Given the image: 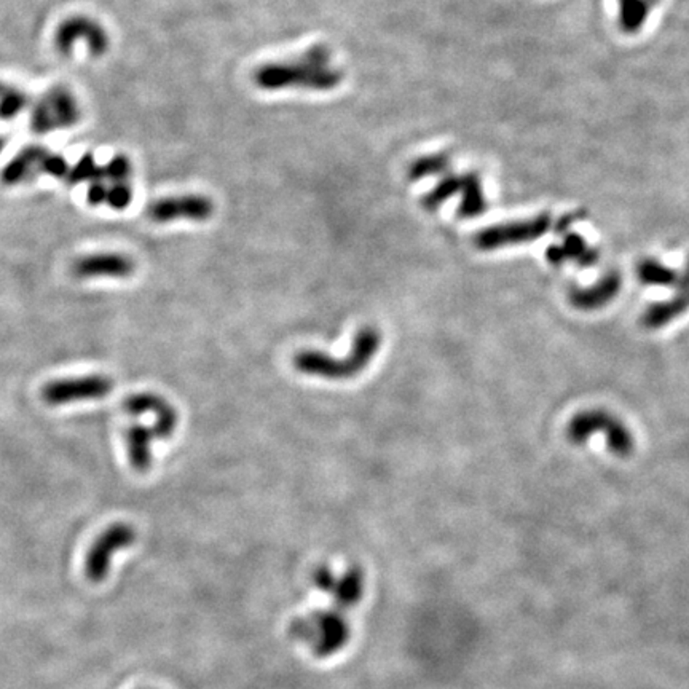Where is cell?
<instances>
[{
  "instance_id": "cell-18",
  "label": "cell",
  "mask_w": 689,
  "mask_h": 689,
  "mask_svg": "<svg viewBox=\"0 0 689 689\" xmlns=\"http://www.w3.org/2000/svg\"><path fill=\"white\" fill-rule=\"evenodd\" d=\"M487 211V200L480 179L476 174H466V184L461 191V205L458 214L463 219H474Z\"/></svg>"
},
{
  "instance_id": "cell-7",
  "label": "cell",
  "mask_w": 689,
  "mask_h": 689,
  "mask_svg": "<svg viewBox=\"0 0 689 689\" xmlns=\"http://www.w3.org/2000/svg\"><path fill=\"white\" fill-rule=\"evenodd\" d=\"M112 388L114 382L107 376L70 377L48 382L42 388V399L53 407L83 401H99L109 396Z\"/></svg>"
},
{
  "instance_id": "cell-28",
  "label": "cell",
  "mask_w": 689,
  "mask_h": 689,
  "mask_svg": "<svg viewBox=\"0 0 689 689\" xmlns=\"http://www.w3.org/2000/svg\"><path fill=\"white\" fill-rule=\"evenodd\" d=\"M133 197H135L133 187H131L128 182H116V184L109 187L106 203H107L112 209H116V211H123V209H126V208L131 205Z\"/></svg>"
},
{
  "instance_id": "cell-25",
  "label": "cell",
  "mask_w": 689,
  "mask_h": 689,
  "mask_svg": "<svg viewBox=\"0 0 689 689\" xmlns=\"http://www.w3.org/2000/svg\"><path fill=\"white\" fill-rule=\"evenodd\" d=\"M29 96L20 88L8 87L0 96V120H14L23 110L28 107Z\"/></svg>"
},
{
  "instance_id": "cell-12",
  "label": "cell",
  "mask_w": 689,
  "mask_h": 689,
  "mask_svg": "<svg viewBox=\"0 0 689 689\" xmlns=\"http://www.w3.org/2000/svg\"><path fill=\"white\" fill-rule=\"evenodd\" d=\"M621 289V276L616 272L605 275L594 286L574 289L570 293V302L574 308L584 312H594L613 301Z\"/></svg>"
},
{
  "instance_id": "cell-20",
  "label": "cell",
  "mask_w": 689,
  "mask_h": 689,
  "mask_svg": "<svg viewBox=\"0 0 689 689\" xmlns=\"http://www.w3.org/2000/svg\"><path fill=\"white\" fill-rule=\"evenodd\" d=\"M637 275L643 284L651 286L675 287L678 281V272L669 266L662 265L657 260L647 259L637 268Z\"/></svg>"
},
{
  "instance_id": "cell-9",
  "label": "cell",
  "mask_w": 689,
  "mask_h": 689,
  "mask_svg": "<svg viewBox=\"0 0 689 689\" xmlns=\"http://www.w3.org/2000/svg\"><path fill=\"white\" fill-rule=\"evenodd\" d=\"M77 42H83L88 47L89 55L95 58L106 55L110 47V37L103 24L82 14L70 16L56 29L55 47L61 55H70Z\"/></svg>"
},
{
  "instance_id": "cell-13",
  "label": "cell",
  "mask_w": 689,
  "mask_h": 689,
  "mask_svg": "<svg viewBox=\"0 0 689 689\" xmlns=\"http://www.w3.org/2000/svg\"><path fill=\"white\" fill-rule=\"evenodd\" d=\"M546 259L553 265H562L565 262H576L580 266L594 265L599 254L594 247L587 245L580 235H568L562 245L547 247Z\"/></svg>"
},
{
  "instance_id": "cell-23",
  "label": "cell",
  "mask_w": 689,
  "mask_h": 689,
  "mask_svg": "<svg viewBox=\"0 0 689 689\" xmlns=\"http://www.w3.org/2000/svg\"><path fill=\"white\" fill-rule=\"evenodd\" d=\"M163 403V397L155 393H136L123 401V410L128 415L141 416L145 414H155Z\"/></svg>"
},
{
  "instance_id": "cell-15",
  "label": "cell",
  "mask_w": 689,
  "mask_h": 689,
  "mask_svg": "<svg viewBox=\"0 0 689 689\" xmlns=\"http://www.w3.org/2000/svg\"><path fill=\"white\" fill-rule=\"evenodd\" d=\"M154 439L155 436L152 428L143 424H131L130 428L125 431L128 460L133 470H136L137 472H145L152 466L151 444Z\"/></svg>"
},
{
  "instance_id": "cell-8",
  "label": "cell",
  "mask_w": 689,
  "mask_h": 689,
  "mask_svg": "<svg viewBox=\"0 0 689 689\" xmlns=\"http://www.w3.org/2000/svg\"><path fill=\"white\" fill-rule=\"evenodd\" d=\"M553 219L547 214L528 220H517L501 226L489 227L474 237V243L482 251H493L507 246L526 245L549 232Z\"/></svg>"
},
{
  "instance_id": "cell-32",
  "label": "cell",
  "mask_w": 689,
  "mask_h": 689,
  "mask_svg": "<svg viewBox=\"0 0 689 689\" xmlns=\"http://www.w3.org/2000/svg\"><path fill=\"white\" fill-rule=\"evenodd\" d=\"M647 2H648V5H653V4H657L659 0H647Z\"/></svg>"
},
{
  "instance_id": "cell-24",
  "label": "cell",
  "mask_w": 689,
  "mask_h": 689,
  "mask_svg": "<svg viewBox=\"0 0 689 689\" xmlns=\"http://www.w3.org/2000/svg\"><path fill=\"white\" fill-rule=\"evenodd\" d=\"M68 181L70 184L104 181L103 166L96 163L95 157L91 154H85L79 160V163L72 170H69Z\"/></svg>"
},
{
  "instance_id": "cell-3",
  "label": "cell",
  "mask_w": 689,
  "mask_h": 689,
  "mask_svg": "<svg viewBox=\"0 0 689 689\" xmlns=\"http://www.w3.org/2000/svg\"><path fill=\"white\" fill-rule=\"evenodd\" d=\"M293 642L303 643L318 659H328L349 647L351 626L349 611L337 605L314 610L295 618L287 628Z\"/></svg>"
},
{
  "instance_id": "cell-19",
  "label": "cell",
  "mask_w": 689,
  "mask_h": 689,
  "mask_svg": "<svg viewBox=\"0 0 689 689\" xmlns=\"http://www.w3.org/2000/svg\"><path fill=\"white\" fill-rule=\"evenodd\" d=\"M464 184H466V174L463 176H453V174L447 176L433 191L424 195L422 199V205L428 211H434L437 208L444 205L447 200H451L455 195H461Z\"/></svg>"
},
{
  "instance_id": "cell-26",
  "label": "cell",
  "mask_w": 689,
  "mask_h": 689,
  "mask_svg": "<svg viewBox=\"0 0 689 689\" xmlns=\"http://www.w3.org/2000/svg\"><path fill=\"white\" fill-rule=\"evenodd\" d=\"M157 422L154 424V436L155 439H170L172 433L178 428V412L166 399L155 412Z\"/></svg>"
},
{
  "instance_id": "cell-5",
  "label": "cell",
  "mask_w": 689,
  "mask_h": 689,
  "mask_svg": "<svg viewBox=\"0 0 689 689\" xmlns=\"http://www.w3.org/2000/svg\"><path fill=\"white\" fill-rule=\"evenodd\" d=\"M135 526L125 522H116L104 530L89 547L85 557V574L91 582H101L107 578L112 557L126 547L133 546L136 541Z\"/></svg>"
},
{
  "instance_id": "cell-31",
  "label": "cell",
  "mask_w": 689,
  "mask_h": 689,
  "mask_svg": "<svg viewBox=\"0 0 689 689\" xmlns=\"http://www.w3.org/2000/svg\"><path fill=\"white\" fill-rule=\"evenodd\" d=\"M8 88V85H5V83L0 82V96L4 95L5 93V89Z\"/></svg>"
},
{
  "instance_id": "cell-29",
  "label": "cell",
  "mask_w": 689,
  "mask_h": 689,
  "mask_svg": "<svg viewBox=\"0 0 689 689\" xmlns=\"http://www.w3.org/2000/svg\"><path fill=\"white\" fill-rule=\"evenodd\" d=\"M69 170L70 168H69L66 158L58 155V154H50V152L45 154V157L42 158L41 163H39V172L53 176V178H68Z\"/></svg>"
},
{
  "instance_id": "cell-16",
  "label": "cell",
  "mask_w": 689,
  "mask_h": 689,
  "mask_svg": "<svg viewBox=\"0 0 689 689\" xmlns=\"http://www.w3.org/2000/svg\"><path fill=\"white\" fill-rule=\"evenodd\" d=\"M45 154L47 151L37 145L23 149L0 172L2 182L5 185H16L33 178L35 172H39V163L42 158L45 157Z\"/></svg>"
},
{
  "instance_id": "cell-4",
  "label": "cell",
  "mask_w": 689,
  "mask_h": 689,
  "mask_svg": "<svg viewBox=\"0 0 689 689\" xmlns=\"http://www.w3.org/2000/svg\"><path fill=\"white\" fill-rule=\"evenodd\" d=\"M605 433L608 449L616 457H628L634 452V437L619 418L605 410L581 412L570 422L567 436L573 444H584L594 433Z\"/></svg>"
},
{
  "instance_id": "cell-2",
  "label": "cell",
  "mask_w": 689,
  "mask_h": 689,
  "mask_svg": "<svg viewBox=\"0 0 689 689\" xmlns=\"http://www.w3.org/2000/svg\"><path fill=\"white\" fill-rule=\"evenodd\" d=\"M382 347V334L374 326H364L356 332L351 351L345 359L318 349H303L293 356V366L305 376L321 377L328 380H347L359 376L376 358Z\"/></svg>"
},
{
  "instance_id": "cell-27",
  "label": "cell",
  "mask_w": 689,
  "mask_h": 689,
  "mask_svg": "<svg viewBox=\"0 0 689 689\" xmlns=\"http://www.w3.org/2000/svg\"><path fill=\"white\" fill-rule=\"evenodd\" d=\"M104 179H109L114 184L116 182H128L133 172V164L130 158L123 154H118L114 158H110L109 163L103 166Z\"/></svg>"
},
{
  "instance_id": "cell-17",
  "label": "cell",
  "mask_w": 689,
  "mask_h": 689,
  "mask_svg": "<svg viewBox=\"0 0 689 689\" xmlns=\"http://www.w3.org/2000/svg\"><path fill=\"white\" fill-rule=\"evenodd\" d=\"M689 308V291H683L678 297L669 302L655 303L643 314V324L647 328L657 329L669 324L674 318L684 313Z\"/></svg>"
},
{
  "instance_id": "cell-1",
  "label": "cell",
  "mask_w": 689,
  "mask_h": 689,
  "mask_svg": "<svg viewBox=\"0 0 689 689\" xmlns=\"http://www.w3.org/2000/svg\"><path fill=\"white\" fill-rule=\"evenodd\" d=\"M253 80L265 91H332L343 82V72L334 64L332 50L324 43H314L291 60L264 62L254 70Z\"/></svg>"
},
{
  "instance_id": "cell-30",
  "label": "cell",
  "mask_w": 689,
  "mask_h": 689,
  "mask_svg": "<svg viewBox=\"0 0 689 689\" xmlns=\"http://www.w3.org/2000/svg\"><path fill=\"white\" fill-rule=\"evenodd\" d=\"M107 191H109V187L104 184L103 181H93L89 184L87 201L91 206L103 205V203H106V200H107Z\"/></svg>"
},
{
  "instance_id": "cell-10",
  "label": "cell",
  "mask_w": 689,
  "mask_h": 689,
  "mask_svg": "<svg viewBox=\"0 0 689 689\" xmlns=\"http://www.w3.org/2000/svg\"><path fill=\"white\" fill-rule=\"evenodd\" d=\"M214 214V201L206 195L187 193L178 197H164L147 208V216L157 224H168L179 219L205 222Z\"/></svg>"
},
{
  "instance_id": "cell-14",
  "label": "cell",
  "mask_w": 689,
  "mask_h": 689,
  "mask_svg": "<svg viewBox=\"0 0 689 689\" xmlns=\"http://www.w3.org/2000/svg\"><path fill=\"white\" fill-rule=\"evenodd\" d=\"M43 103L51 116L55 130L72 128L80 120V106L68 88L55 87L50 89L43 98Z\"/></svg>"
},
{
  "instance_id": "cell-22",
  "label": "cell",
  "mask_w": 689,
  "mask_h": 689,
  "mask_svg": "<svg viewBox=\"0 0 689 689\" xmlns=\"http://www.w3.org/2000/svg\"><path fill=\"white\" fill-rule=\"evenodd\" d=\"M647 0H621V28L626 33H635L642 28L648 14Z\"/></svg>"
},
{
  "instance_id": "cell-11",
  "label": "cell",
  "mask_w": 689,
  "mask_h": 689,
  "mask_svg": "<svg viewBox=\"0 0 689 689\" xmlns=\"http://www.w3.org/2000/svg\"><path fill=\"white\" fill-rule=\"evenodd\" d=\"M136 262L122 253L89 254L72 264V274L80 280L88 278H130Z\"/></svg>"
},
{
  "instance_id": "cell-21",
  "label": "cell",
  "mask_w": 689,
  "mask_h": 689,
  "mask_svg": "<svg viewBox=\"0 0 689 689\" xmlns=\"http://www.w3.org/2000/svg\"><path fill=\"white\" fill-rule=\"evenodd\" d=\"M449 166H451V157L447 154H433L426 157L416 158L415 162L410 164L407 176L410 181L416 182L430 176H437L449 170Z\"/></svg>"
},
{
  "instance_id": "cell-6",
  "label": "cell",
  "mask_w": 689,
  "mask_h": 689,
  "mask_svg": "<svg viewBox=\"0 0 689 689\" xmlns=\"http://www.w3.org/2000/svg\"><path fill=\"white\" fill-rule=\"evenodd\" d=\"M312 581L318 591L328 594L332 603L345 611L358 607L366 591V576L359 565H351L340 574L328 565H321L314 570Z\"/></svg>"
}]
</instances>
